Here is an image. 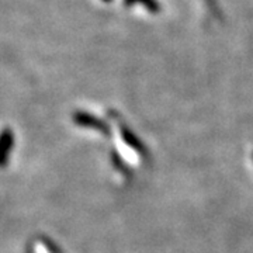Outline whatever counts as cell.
Segmentation results:
<instances>
[{
	"mask_svg": "<svg viewBox=\"0 0 253 253\" xmlns=\"http://www.w3.org/2000/svg\"><path fill=\"white\" fill-rule=\"evenodd\" d=\"M123 138H124V141H126V144L129 145V146H132V148L136 149L138 152H145L142 144L136 139L131 131H128V129H126V128H123Z\"/></svg>",
	"mask_w": 253,
	"mask_h": 253,
	"instance_id": "cell-1",
	"label": "cell"
},
{
	"mask_svg": "<svg viewBox=\"0 0 253 253\" xmlns=\"http://www.w3.org/2000/svg\"><path fill=\"white\" fill-rule=\"evenodd\" d=\"M78 121L81 123L82 126H93V128H97V129H101V131H106V126H104L103 123H100L99 120H94L93 117H89V116H86V114L78 117Z\"/></svg>",
	"mask_w": 253,
	"mask_h": 253,
	"instance_id": "cell-2",
	"label": "cell"
}]
</instances>
